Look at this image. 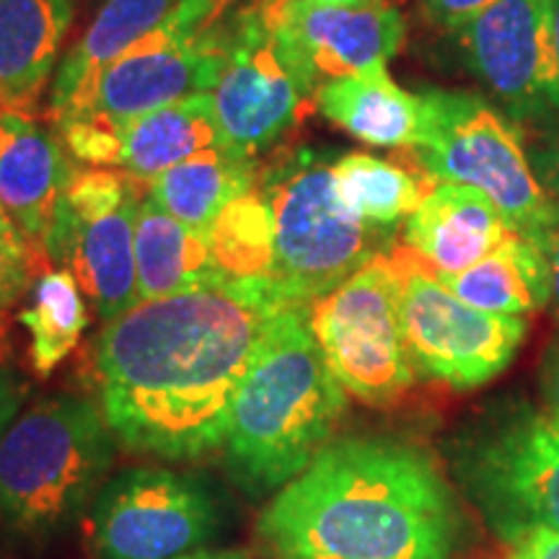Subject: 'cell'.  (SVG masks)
Returning a JSON list of instances; mask_svg holds the SVG:
<instances>
[{
  "label": "cell",
  "instance_id": "7c38bea8",
  "mask_svg": "<svg viewBox=\"0 0 559 559\" xmlns=\"http://www.w3.org/2000/svg\"><path fill=\"white\" fill-rule=\"evenodd\" d=\"M389 251L309 306L311 330L332 373L347 394L373 407L396 402L415 381Z\"/></svg>",
  "mask_w": 559,
  "mask_h": 559
},
{
  "label": "cell",
  "instance_id": "74e56055",
  "mask_svg": "<svg viewBox=\"0 0 559 559\" xmlns=\"http://www.w3.org/2000/svg\"><path fill=\"white\" fill-rule=\"evenodd\" d=\"M230 3H234V0H215V19H221V13L226 11Z\"/></svg>",
  "mask_w": 559,
  "mask_h": 559
},
{
  "label": "cell",
  "instance_id": "4fadbf2b",
  "mask_svg": "<svg viewBox=\"0 0 559 559\" xmlns=\"http://www.w3.org/2000/svg\"><path fill=\"white\" fill-rule=\"evenodd\" d=\"M228 58L213 88L223 151L257 160L300 122L313 104L311 86L272 32L264 0L223 21Z\"/></svg>",
  "mask_w": 559,
  "mask_h": 559
},
{
  "label": "cell",
  "instance_id": "9c48e42d",
  "mask_svg": "<svg viewBox=\"0 0 559 559\" xmlns=\"http://www.w3.org/2000/svg\"><path fill=\"white\" fill-rule=\"evenodd\" d=\"M453 472L502 542L528 528L559 534V423L519 409L456 445Z\"/></svg>",
  "mask_w": 559,
  "mask_h": 559
},
{
  "label": "cell",
  "instance_id": "277c9868",
  "mask_svg": "<svg viewBox=\"0 0 559 559\" xmlns=\"http://www.w3.org/2000/svg\"><path fill=\"white\" fill-rule=\"evenodd\" d=\"M115 432L79 394L47 396L0 432V521L29 542L68 531L107 481Z\"/></svg>",
  "mask_w": 559,
  "mask_h": 559
},
{
  "label": "cell",
  "instance_id": "30bf717a",
  "mask_svg": "<svg viewBox=\"0 0 559 559\" xmlns=\"http://www.w3.org/2000/svg\"><path fill=\"white\" fill-rule=\"evenodd\" d=\"M223 495L202 474L132 466L104 481L91 506L99 559H177L226 528Z\"/></svg>",
  "mask_w": 559,
  "mask_h": 559
},
{
  "label": "cell",
  "instance_id": "ac0fdd59",
  "mask_svg": "<svg viewBox=\"0 0 559 559\" xmlns=\"http://www.w3.org/2000/svg\"><path fill=\"white\" fill-rule=\"evenodd\" d=\"M73 21V0H0V109L34 115Z\"/></svg>",
  "mask_w": 559,
  "mask_h": 559
},
{
  "label": "cell",
  "instance_id": "f1b7e54d",
  "mask_svg": "<svg viewBox=\"0 0 559 559\" xmlns=\"http://www.w3.org/2000/svg\"><path fill=\"white\" fill-rule=\"evenodd\" d=\"M492 3L495 0H419V11L436 29L459 34Z\"/></svg>",
  "mask_w": 559,
  "mask_h": 559
},
{
  "label": "cell",
  "instance_id": "f35d334b",
  "mask_svg": "<svg viewBox=\"0 0 559 559\" xmlns=\"http://www.w3.org/2000/svg\"><path fill=\"white\" fill-rule=\"evenodd\" d=\"M0 355H3V326H0Z\"/></svg>",
  "mask_w": 559,
  "mask_h": 559
},
{
  "label": "cell",
  "instance_id": "52a82bcc",
  "mask_svg": "<svg viewBox=\"0 0 559 559\" xmlns=\"http://www.w3.org/2000/svg\"><path fill=\"white\" fill-rule=\"evenodd\" d=\"M226 58V32L215 19V0H185L164 26L109 62L50 122L55 128L96 122L122 130L153 109L213 94Z\"/></svg>",
  "mask_w": 559,
  "mask_h": 559
},
{
  "label": "cell",
  "instance_id": "d590c367",
  "mask_svg": "<svg viewBox=\"0 0 559 559\" xmlns=\"http://www.w3.org/2000/svg\"><path fill=\"white\" fill-rule=\"evenodd\" d=\"M551 5V37H555V50L559 60V0H549Z\"/></svg>",
  "mask_w": 559,
  "mask_h": 559
},
{
  "label": "cell",
  "instance_id": "4dcf8cb0",
  "mask_svg": "<svg viewBox=\"0 0 559 559\" xmlns=\"http://www.w3.org/2000/svg\"><path fill=\"white\" fill-rule=\"evenodd\" d=\"M542 409L559 423V332L551 340L542 362Z\"/></svg>",
  "mask_w": 559,
  "mask_h": 559
},
{
  "label": "cell",
  "instance_id": "5b68a950",
  "mask_svg": "<svg viewBox=\"0 0 559 559\" xmlns=\"http://www.w3.org/2000/svg\"><path fill=\"white\" fill-rule=\"evenodd\" d=\"M275 215L272 280L290 306H311L370 260L386 254L394 228L358 218L334 190L332 164L298 151L260 174Z\"/></svg>",
  "mask_w": 559,
  "mask_h": 559
},
{
  "label": "cell",
  "instance_id": "7a4b0ae2",
  "mask_svg": "<svg viewBox=\"0 0 559 559\" xmlns=\"http://www.w3.org/2000/svg\"><path fill=\"white\" fill-rule=\"evenodd\" d=\"M257 536L275 559H459L464 515L423 445L355 436L277 489Z\"/></svg>",
  "mask_w": 559,
  "mask_h": 559
},
{
  "label": "cell",
  "instance_id": "ffe728a7",
  "mask_svg": "<svg viewBox=\"0 0 559 559\" xmlns=\"http://www.w3.org/2000/svg\"><path fill=\"white\" fill-rule=\"evenodd\" d=\"M135 262L140 300L177 296L226 280L207 236L166 213L148 192L135 221Z\"/></svg>",
  "mask_w": 559,
  "mask_h": 559
},
{
  "label": "cell",
  "instance_id": "8d00e7d4",
  "mask_svg": "<svg viewBox=\"0 0 559 559\" xmlns=\"http://www.w3.org/2000/svg\"><path fill=\"white\" fill-rule=\"evenodd\" d=\"M313 5H337V9H355V5L368 3V0H306Z\"/></svg>",
  "mask_w": 559,
  "mask_h": 559
},
{
  "label": "cell",
  "instance_id": "44dd1931",
  "mask_svg": "<svg viewBox=\"0 0 559 559\" xmlns=\"http://www.w3.org/2000/svg\"><path fill=\"white\" fill-rule=\"evenodd\" d=\"M213 148H223L213 94H198L124 124L115 169L151 181L181 160Z\"/></svg>",
  "mask_w": 559,
  "mask_h": 559
},
{
  "label": "cell",
  "instance_id": "f546056e",
  "mask_svg": "<svg viewBox=\"0 0 559 559\" xmlns=\"http://www.w3.org/2000/svg\"><path fill=\"white\" fill-rule=\"evenodd\" d=\"M498 559H559V534L547 528H528L502 542Z\"/></svg>",
  "mask_w": 559,
  "mask_h": 559
},
{
  "label": "cell",
  "instance_id": "d4e9b609",
  "mask_svg": "<svg viewBox=\"0 0 559 559\" xmlns=\"http://www.w3.org/2000/svg\"><path fill=\"white\" fill-rule=\"evenodd\" d=\"M334 190L345 207L362 221L381 228H394L409 218L438 181L415 164L347 153L332 164Z\"/></svg>",
  "mask_w": 559,
  "mask_h": 559
},
{
  "label": "cell",
  "instance_id": "3957f363",
  "mask_svg": "<svg viewBox=\"0 0 559 559\" xmlns=\"http://www.w3.org/2000/svg\"><path fill=\"white\" fill-rule=\"evenodd\" d=\"M347 391L332 373L309 306H285L257 342L230 404L226 469L249 498L277 492L332 443Z\"/></svg>",
  "mask_w": 559,
  "mask_h": 559
},
{
  "label": "cell",
  "instance_id": "7402d4cb",
  "mask_svg": "<svg viewBox=\"0 0 559 559\" xmlns=\"http://www.w3.org/2000/svg\"><path fill=\"white\" fill-rule=\"evenodd\" d=\"M436 275L464 304L498 317L523 319L551 300L547 257L539 243L523 234H513L472 267Z\"/></svg>",
  "mask_w": 559,
  "mask_h": 559
},
{
  "label": "cell",
  "instance_id": "9a60e30c",
  "mask_svg": "<svg viewBox=\"0 0 559 559\" xmlns=\"http://www.w3.org/2000/svg\"><path fill=\"white\" fill-rule=\"evenodd\" d=\"M264 13L293 66L313 88L362 70L386 68L404 41V19L389 0H368L355 9L264 0Z\"/></svg>",
  "mask_w": 559,
  "mask_h": 559
},
{
  "label": "cell",
  "instance_id": "cb8c5ba5",
  "mask_svg": "<svg viewBox=\"0 0 559 559\" xmlns=\"http://www.w3.org/2000/svg\"><path fill=\"white\" fill-rule=\"evenodd\" d=\"M260 174L254 160L213 148L181 160L148 181V194L166 213L207 236L218 215L243 192L254 190Z\"/></svg>",
  "mask_w": 559,
  "mask_h": 559
},
{
  "label": "cell",
  "instance_id": "d6986e66",
  "mask_svg": "<svg viewBox=\"0 0 559 559\" xmlns=\"http://www.w3.org/2000/svg\"><path fill=\"white\" fill-rule=\"evenodd\" d=\"M313 107L347 135L373 148L407 151L419 132V96L404 91L386 68L321 83Z\"/></svg>",
  "mask_w": 559,
  "mask_h": 559
},
{
  "label": "cell",
  "instance_id": "83f0119b",
  "mask_svg": "<svg viewBox=\"0 0 559 559\" xmlns=\"http://www.w3.org/2000/svg\"><path fill=\"white\" fill-rule=\"evenodd\" d=\"M34 262V247L9 218L0 221V326L5 311L16 304L21 293L29 285V270Z\"/></svg>",
  "mask_w": 559,
  "mask_h": 559
},
{
  "label": "cell",
  "instance_id": "d6a6232c",
  "mask_svg": "<svg viewBox=\"0 0 559 559\" xmlns=\"http://www.w3.org/2000/svg\"><path fill=\"white\" fill-rule=\"evenodd\" d=\"M534 241L539 243L544 257L549 264V285H551V300L559 309V218L551 223L549 228H544L539 236H534Z\"/></svg>",
  "mask_w": 559,
  "mask_h": 559
},
{
  "label": "cell",
  "instance_id": "2e32d148",
  "mask_svg": "<svg viewBox=\"0 0 559 559\" xmlns=\"http://www.w3.org/2000/svg\"><path fill=\"white\" fill-rule=\"evenodd\" d=\"M75 174L52 122L0 109V210L39 254L58 200Z\"/></svg>",
  "mask_w": 559,
  "mask_h": 559
},
{
  "label": "cell",
  "instance_id": "ab89813d",
  "mask_svg": "<svg viewBox=\"0 0 559 559\" xmlns=\"http://www.w3.org/2000/svg\"><path fill=\"white\" fill-rule=\"evenodd\" d=\"M3 218H9V215H5V213H3V210H0V221H3Z\"/></svg>",
  "mask_w": 559,
  "mask_h": 559
},
{
  "label": "cell",
  "instance_id": "836d02e7",
  "mask_svg": "<svg viewBox=\"0 0 559 559\" xmlns=\"http://www.w3.org/2000/svg\"><path fill=\"white\" fill-rule=\"evenodd\" d=\"M539 179L549 198L559 205V138L539 156Z\"/></svg>",
  "mask_w": 559,
  "mask_h": 559
},
{
  "label": "cell",
  "instance_id": "e0dca14e",
  "mask_svg": "<svg viewBox=\"0 0 559 559\" xmlns=\"http://www.w3.org/2000/svg\"><path fill=\"white\" fill-rule=\"evenodd\" d=\"M513 234L519 230L485 192L449 181H438L423 205L402 223L404 247L443 275L485 260Z\"/></svg>",
  "mask_w": 559,
  "mask_h": 559
},
{
  "label": "cell",
  "instance_id": "e575fe53",
  "mask_svg": "<svg viewBox=\"0 0 559 559\" xmlns=\"http://www.w3.org/2000/svg\"><path fill=\"white\" fill-rule=\"evenodd\" d=\"M177 559H254V557L247 555V551H239V549H200V551H192V555H185Z\"/></svg>",
  "mask_w": 559,
  "mask_h": 559
},
{
  "label": "cell",
  "instance_id": "ba28073f",
  "mask_svg": "<svg viewBox=\"0 0 559 559\" xmlns=\"http://www.w3.org/2000/svg\"><path fill=\"white\" fill-rule=\"evenodd\" d=\"M148 181L120 169L79 171L55 207L41 254L79 280L104 324L138 304L135 221Z\"/></svg>",
  "mask_w": 559,
  "mask_h": 559
},
{
  "label": "cell",
  "instance_id": "8992f818",
  "mask_svg": "<svg viewBox=\"0 0 559 559\" xmlns=\"http://www.w3.org/2000/svg\"><path fill=\"white\" fill-rule=\"evenodd\" d=\"M419 132L404 153L436 181L481 190L519 234L539 236L559 205L531 166L521 132L498 107L469 91H419Z\"/></svg>",
  "mask_w": 559,
  "mask_h": 559
},
{
  "label": "cell",
  "instance_id": "484cf974",
  "mask_svg": "<svg viewBox=\"0 0 559 559\" xmlns=\"http://www.w3.org/2000/svg\"><path fill=\"white\" fill-rule=\"evenodd\" d=\"M19 321L29 332L32 366L41 379H47L79 347L88 326L79 280L68 270H50L39 275Z\"/></svg>",
  "mask_w": 559,
  "mask_h": 559
},
{
  "label": "cell",
  "instance_id": "8fae6325",
  "mask_svg": "<svg viewBox=\"0 0 559 559\" xmlns=\"http://www.w3.org/2000/svg\"><path fill=\"white\" fill-rule=\"evenodd\" d=\"M389 254L400 277L402 330L415 373L453 389H477L513 362L526 340V319L464 304L407 247Z\"/></svg>",
  "mask_w": 559,
  "mask_h": 559
},
{
  "label": "cell",
  "instance_id": "4316f807",
  "mask_svg": "<svg viewBox=\"0 0 559 559\" xmlns=\"http://www.w3.org/2000/svg\"><path fill=\"white\" fill-rule=\"evenodd\" d=\"M215 264L226 277H270L275 267V215L267 192L254 190L236 198L215 218L207 234Z\"/></svg>",
  "mask_w": 559,
  "mask_h": 559
},
{
  "label": "cell",
  "instance_id": "5bb4252c",
  "mask_svg": "<svg viewBox=\"0 0 559 559\" xmlns=\"http://www.w3.org/2000/svg\"><path fill=\"white\" fill-rule=\"evenodd\" d=\"M456 37L472 73L513 120L559 117V60L549 0H495Z\"/></svg>",
  "mask_w": 559,
  "mask_h": 559
},
{
  "label": "cell",
  "instance_id": "603a6c76",
  "mask_svg": "<svg viewBox=\"0 0 559 559\" xmlns=\"http://www.w3.org/2000/svg\"><path fill=\"white\" fill-rule=\"evenodd\" d=\"M181 5L185 0H104L79 45L70 47L55 70L47 120L58 117L94 75H99L135 41L164 26Z\"/></svg>",
  "mask_w": 559,
  "mask_h": 559
},
{
  "label": "cell",
  "instance_id": "1f68e13d",
  "mask_svg": "<svg viewBox=\"0 0 559 559\" xmlns=\"http://www.w3.org/2000/svg\"><path fill=\"white\" fill-rule=\"evenodd\" d=\"M26 381H21L9 368H0V432L16 419L21 404L26 400Z\"/></svg>",
  "mask_w": 559,
  "mask_h": 559
},
{
  "label": "cell",
  "instance_id": "6da1fadb",
  "mask_svg": "<svg viewBox=\"0 0 559 559\" xmlns=\"http://www.w3.org/2000/svg\"><path fill=\"white\" fill-rule=\"evenodd\" d=\"M285 306L272 277H226L107 321L94 355L117 443L164 461L218 451L257 342Z\"/></svg>",
  "mask_w": 559,
  "mask_h": 559
}]
</instances>
